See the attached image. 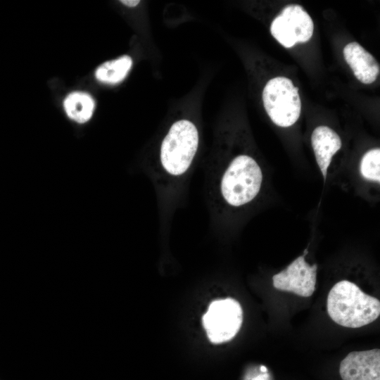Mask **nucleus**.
Wrapping results in <instances>:
<instances>
[{
  "instance_id": "1",
  "label": "nucleus",
  "mask_w": 380,
  "mask_h": 380,
  "mask_svg": "<svg viewBox=\"0 0 380 380\" xmlns=\"http://www.w3.org/2000/svg\"><path fill=\"white\" fill-rule=\"evenodd\" d=\"M208 171V200L213 220L232 224L253 209L266 188V172L246 151L223 149Z\"/></svg>"
},
{
  "instance_id": "2",
  "label": "nucleus",
  "mask_w": 380,
  "mask_h": 380,
  "mask_svg": "<svg viewBox=\"0 0 380 380\" xmlns=\"http://www.w3.org/2000/svg\"><path fill=\"white\" fill-rule=\"evenodd\" d=\"M200 144V134L191 120L172 122L160 143L148 174L157 195L163 229L184 197Z\"/></svg>"
},
{
  "instance_id": "3",
  "label": "nucleus",
  "mask_w": 380,
  "mask_h": 380,
  "mask_svg": "<svg viewBox=\"0 0 380 380\" xmlns=\"http://www.w3.org/2000/svg\"><path fill=\"white\" fill-rule=\"evenodd\" d=\"M327 310L336 324L359 328L375 321L380 315V301L363 292L355 283L343 279L329 292Z\"/></svg>"
},
{
  "instance_id": "4",
  "label": "nucleus",
  "mask_w": 380,
  "mask_h": 380,
  "mask_svg": "<svg viewBox=\"0 0 380 380\" xmlns=\"http://www.w3.org/2000/svg\"><path fill=\"white\" fill-rule=\"evenodd\" d=\"M264 108L277 126L289 127L298 120L301 111V101L298 89L292 81L285 77L270 80L262 91Z\"/></svg>"
},
{
  "instance_id": "5",
  "label": "nucleus",
  "mask_w": 380,
  "mask_h": 380,
  "mask_svg": "<svg viewBox=\"0 0 380 380\" xmlns=\"http://www.w3.org/2000/svg\"><path fill=\"white\" fill-rule=\"evenodd\" d=\"M208 339L218 344L232 340L243 323V310L235 299L227 298L213 301L202 318Z\"/></svg>"
},
{
  "instance_id": "6",
  "label": "nucleus",
  "mask_w": 380,
  "mask_h": 380,
  "mask_svg": "<svg viewBox=\"0 0 380 380\" xmlns=\"http://www.w3.org/2000/svg\"><path fill=\"white\" fill-rule=\"evenodd\" d=\"M313 31L311 17L303 6L295 4L286 6L270 25L272 35L286 48L307 42Z\"/></svg>"
},
{
  "instance_id": "7",
  "label": "nucleus",
  "mask_w": 380,
  "mask_h": 380,
  "mask_svg": "<svg viewBox=\"0 0 380 380\" xmlns=\"http://www.w3.org/2000/svg\"><path fill=\"white\" fill-rule=\"evenodd\" d=\"M308 253V249H305L302 255L273 275L272 284L276 289L291 292L301 297L312 295L315 290L317 265H311L305 260Z\"/></svg>"
},
{
  "instance_id": "8",
  "label": "nucleus",
  "mask_w": 380,
  "mask_h": 380,
  "mask_svg": "<svg viewBox=\"0 0 380 380\" xmlns=\"http://www.w3.org/2000/svg\"><path fill=\"white\" fill-rule=\"evenodd\" d=\"M339 374L343 380H380V350L348 353L341 362Z\"/></svg>"
},
{
  "instance_id": "9",
  "label": "nucleus",
  "mask_w": 380,
  "mask_h": 380,
  "mask_svg": "<svg viewBox=\"0 0 380 380\" xmlns=\"http://www.w3.org/2000/svg\"><path fill=\"white\" fill-rule=\"evenodd\" d=\"M311 145L316 163L325 181L333 157L342 146L341 139L331 127L320 125L315 127L312 132Z\"/></svg>"
},
{
  "instance_id": "10",
  "label": "nucleus",
  "mask_w": 380,
  "mask_h": 380,
  "mask_svg": "<svg viewBox=\"0 0 380 380\" xmlns=\"http://www.w3.org/2000/svg\"><path fill=\"white\" fill-rule=\"evenodd\" d=\"M343 56L355 77L362 83L374 82L380 72V66L376 58L356 42H350L343 48Z\"/></svg>"
},
{
  "instance_id": "11",
  "label": "nucleus",
  "mask_w": 380,
  "mask_h": 380,
  "mask_svg": "<svg viewBox=\"0 0 380 380\" xmlns=\"http://www.w3.org/2000/svg\"><path fill=\"white\" fill-rule=\"evenodd\" d=\"M63 107L70 120L77 123L83 124L88 122L92 117L95 102L89 94L74 91L65 97Z\"/></svg>"
},
{
  "instance_id": "12",
  "label": "nucleus",
  "mask_w": 380,
  "mask_h": 380,
  "mask_svg": "<svg viewBox=\"0 0 380 380\" xmlns=\"http://www.w3.org/2000/svg\"><path fill=\"white\" fill-rule=\"evenodd\" d=\"M132 58L127 55L106 61L95 71L96 80L106 84H116L128 75L132 66Z\"/></svg>"
},
{
  "instance_id": "13",
  "label": "nucleus",
  "mask_w": 380,
  "mask_h": 380,
  "mask_svg": "<svg viewBox=\"0 0 380 380\" xmlns=\"http://www.w3.org/2000/svg\"><path fill=\"white\" fill-rule=\"evenodd\" d=\"M358 174L361 180L367 184L379 186L380 184V148L376 147L366 151L362 156Z\"/></svg>"
},
{
  "instance_id": "14",
  "label": "nucleus",
  "mask_w": 380,
  "mask_h": 380,
  "mask_svg": "<svg viewBox=\"0 0 380 380\" xmlns=\"http://www.w3.org/2000/svg\"><path fill=\"white\" fill-rule=\"evenodd\" d=\"M120 2L127 6V7H129V8H133V7H136L137 5L139 4L140 3V1L139 0H122V1H120Z\"/></svg>"
},
{
  "instance_id": "15",
  "label": "nucleus",
  "mask_w": 380,
  "mask_h": 380,
  "mask_svg": "<svg viewBox=\"0 0 380 380\" xmlns=\"http://www.w3.org/2000/svg\"><path fill=\"white\" fill-rule=\"evenodd\" d=\"M250 380H269V375L267 374H260Z\"/></svg>"
},
{
  "instance_id": "16",
  "label": "nucleus",
  "mask_w": 380,
  "mask_h": 380,
  "mask_svg": "<svg viewBox=\"0 0 380 380\" xmlns=\"http://www.w3.org/2000/svg\"><path fill=\"white\" fill-rule=\"evenodd\" d=\"M260 371H261L262 372L266 373V372H267V368H266L265 366H261V367H260Z\"/></svg>"
}]
</instances>
